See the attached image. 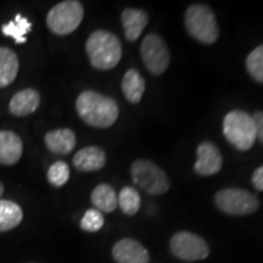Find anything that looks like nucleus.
Segmentation results:
<instances>
[{
	"mask_svg": "<svg viewBox=\"0 0 263 263\" xmlns=\"http://www.w3.org/2000/svg\"><path fill=\"white\" fill-rule=\"evenodd\" d=\"M76 110L88 126L94 128L111 127L120 115L117 103L114 99L94 90H84L78 95Z\"/></svg>",
	"mask_w": 263,
	"mask_h": 263,
	"instance_id": "nucleus-1",
	"label": "nucleus"
},
{
	"mask_svg": "<svg viewBox=\"0 0 263 263\" xmlns=\"http://www.w3.org/2000/svg\"><path fill=\"white\" fill-rule=\"evenodd\" d=\"M85 51L94 68L108 71L116 67L122 58V44L112 32L99 29L88 37Z\"/></svg>",
	"mask_w": 263,
	"mask_h": 263,
	"instance_id": "nucleus-2",
	"label": "nucleus"
},
{
	"mask_svg": "<svg viewBox=\"0 0 263 263\" xmlns=\"http://www.w3.org/2000/svg\"><path fill=\"white\" fill-rule=\"evenodd\" d=\"M184 25L189 34L201 44H215L219 37L216 16L209 5H190L184 16Z\"/></svg>",
	"mask_w": 263,
	"mask_h": 263,
	"instance_id": "nucleus-3",
	"label": "nucleus"
},
{
	"mask_svg": "<svg viewBox=\"0 0 263 263\" xmlns=\"http://www.w3.org/2000/svg\"><path fill=\"white\" fill-rule=\"evenodd\" d=\"M223 134L235 149L248 151L256 141L254 118L245 111H230L223 120Z\"/></svg>",
	"mask_w": 263,
	"mask_h": 263,
	"instance_id": "nucleus-4",
	"label": "nucleus"
},
{
	"mask_svg": "<svg viewBox=\"0 0 263 263\" xmlns=\"http://www.w3.org/2000/svg\"><path fill=\"white\" fill-rule=\"evenodd\" d=\"M133 183L149 195H162L170 190V179L161 167L149 160H137L130 167Z\"/></svg>",
	"mask_w": 263,
	"mask_h": 263,
	"instance_id": "nucleus-5",
	"label": "nucleus"
},
{
	"mask_svg": "<svg viewBox=\"0 0 263 263\" xmlns=\"http://www.w3.org/2000/svg\"><path fill=\"white\" fill-rule=\"evenodd\" d=\"M84 16L82 3L66 0L52 6L47 15V26L57 35H67L80 27Z\"/></svg>",
	"mask_w": 263,
	"mask_h": 263,
	"instance_id": "nucleus-6",
	"label": "nucleus"
},
{
	"mask_svg": "<svg viewBox=\"0 0 263 263\" xmlns=\"http://www.w3.org/2000/svg\"><path fill=\"white\" fill-rule=\"evenodd\" d=\"M215 203L223 213L230 216H248L256 212L259 207L258 199L249 190L227 188L215 195Z\"/></svg>",
	"mask_w": 263,
	"mask_h": 263,
	"instance_id": "nucleus-7",
	"label": "nucleus"
},
{
	"mask_svg": "<svg viewBox=\"0 0 263 263\" xmlns=\"http://www.w3.org/2000/svg\"><path fill=\"white\" fill-rule=\"evenodd\" d=\"M170 249L174 257L185 262L201 261L210 255L209 244L205 239L186 230L176 233L171 238Z\"/></svg>",
	"mask_w": 263,
	"mask_h": 263,
	"instance_id": "nucleus-8",
	"label": "nucleus"
},
{
	"mask_svg": "<svg viewBox=\"0 0 263 263\" xmlns=\"http://www.w3.org/2000/svg\"><path fill=\"white\" fill-rule=\"evenodd\" d=\"M140 57L151 74L161 76L171 62V54L163 39L156 33H150L140 44Z\"/></svg>",
	"mask_w": 263,
	"mask_h": 263,
	"instance_id": "nucleus-9",
	"label": "nucleus"
},
{
	"mask_svg": "<svg viewBox=\"0 0 263 263\" xmlns=\"http://www.w3.org/2000/svg\"><path fill=\"white\" fill-rule=\"evenodd\" d=\"M197 160L194 171L200 176H213L222 170L223 157L221 151L211 141H202L196 147Z\"/></svg>",
	"mask_w": 263,
	"mask_h": 263,
	"instance_id": "nucleus-10",
	"label": "nucleus"
},
{
	"mask_svg": "<svg viewBox=\"0 0 263 263\" xmlns=\"http://www.w3.org/2000/svg\"><path fill=\"white\" fill-rule=\"evenodd\" d=\"M112 257L117 263H149V251L136 239L118 240L112 248Z\"/></svg>",
	"mask_w": 263,
	"mask_h": 263,
	"instance_id": "nucleus-11",
	"label": "nucleus"
},
{
	"mask_svg": "<svg viewBox=\"0 0 263 263\" xmlns=\"http://www.w3.org/2000/svg\"><path fill=\"white\" fill-rule=\"evenodd\" d=\"M74 168L81 172H94L106 163V154L99 146H87L78 151L72 160Z\"/></svg>",
	"mask_w": 263,
	"mask_h": 263,
	"instance_id": "nucleus-12",
	"label": "nucleus"
},
{
	"mask_svg": "<svg viewBox=\"0 0 263 263\" xmlns=\"http://www.w3.org/2000/svg\"><path fill=\"white\" fill-rule=\"evenodd\" d=\"M24 151L22 140L10 130H0V164L11 166L20 161Z\"/></svg>",
	"mask_w": 263,
	"mask_h": 263,
	"instance_id": "nucleus-13",
	"label": "nucleus"
},
{
	"mask_svg": "<svg viewBox=\"0 0 263 263\" xmlns=\"http://www.w3.org/2000/svg\"><path fill=\"white\" fill-rule=\"evenodd\" d=\"M45 145L51 153L58 155H67L74 149L77 138L74 132L68 128H60L48 132L44 138Z\"/></svg>",
	"mask_w": 263,
	"mask_h": 263,
	"instance_id": "nucleus-14",
	"label": "nucleus"
},
{
	"mask_svg": "<svg viewBox=\"0 0 263 263\" xmlns=\"http://www.w3.org/2000/svg\"><path fill=\"white\" fill-rule=\"evenodd\" d=\"M39 104H41V95L35 89L28 88V89L18 91L11 98L9 103V110L14 116L24 117L35 112Z\"/></svg>",
	"mask_w": 263,
	"mask_h": 263,
	"instance_id": "nucleus-15",
	"label": "nucleus"
},
{
	"mask_svg": "<svg viewBox=\"0 0 263 263\" xmlns=\"http://www.w3.org/2000/svg\"><path fill=\"white\" fill-rule=\"evenodd\" d=\"M121 21H122L127 41L136 42L143 33L144 28L147 26L149 17L144 10L128 8L123 10L122 15H121Z\"/></svg>",
	"mask_w": 263,
	"mask_h": 263,
	"instance_id": "nucleus-16",
	"label": "nucleus"
},
{
	"mask_svg": "<svg viewBox=\"0 0 263 263\" xmlns=\"http://www.w3.org/2000/svg\"><path fill=\"white\" fill-rule=\"evenodd\" d=\"M145 80L136 68H129L123 76L122 91L129 103L138 104L145 93Z\"/></svg>",
	"mask_w": 263,
	"mask_h": 263,
	"instance_id": "nucleus-17",
	"label": "nucleus"
},
{
	"mask_svg": "<svg viewBox=\"0 0 263 263\" xmlns=\"http://www.w3.org/2000/svg\"><path fill=\"white\" fill-rule=\"evenodd\" d=\"M91 203L100 212L111 213L117 209V194L110 184L103 183L95 186L90 195Z\"/></svg>",
	"mask_w": 263,
	"mask_h": 263,
	"instance_id": "nucleus-18",
	"label": "nucleus"
},
{
	"mask_svg": "<svg viewBox=\"0 0 263 263\" xmlns=\"http://www.w3.org/2000/svg\"><path fill=\"white\" fill-rule=\"evenodd\" d=\"M18 72V59L11 49L0 48V88L8 87L15 81Z\"/></svg>",
	"mask_w": 263,
	"mask_h": 263,
	"instance_id": "nucleus-19",
	"label": "nucleus"
},
{
	"mask_svg": "<svg viewBox=\"0 0 263 263\" xmlns=\"http://www.w3.org/2000/svg\"><path fill=\"white\" fill-rule=\"evenodd\" d=\"M24 212L17 203L10 200H0V232H8L22 222Z\"/></svg>",
	"mask_w": 263,
	"mask_h": 263,
	"instance_id": "nucleus-20",
	"label": "nucleus"
},
{
	"mask_svg": "<svg viewBox=\"0 0 263 263\" xmlns=\"http://www.w3.org/2000/svg\"><path fill=\"white\" fill-rule=\"evenodd\" d=\"M32 29V24L22 15H16L14 21H10L2 27L3 34L15 39L17 44H24L27 42L26 34Z\"/></svg>",
	"mask_w": 263,
	"mask_h": 263,
	"instance_id": "nucleus-21",
	"label": "nucleus"
},
{
	"mask_svg": "<svg viewBox=\"0 0 263 263\" xmlns=\"http://www.w3.org/2000/svg\"><path fill=\"white\" fill-rule=\"evenodd\" d=\"M117 201L120 209L127 216H134L139 211L141 205V199L138 190L132 186H124L117 196Z\"/></svg>",
	"mask_w": 263,
	"mask_h": 263,
	"instance_id": "nucleus-22",
	"label": "nucleus"
},
{
	"mask_svg": "<svg viewBox=\"0 0 263 263\" xmlns=\"http://www.w3.org/2000/svg\"><path fill=\"white\" fill-rule=\"evenodd\" d=\"M249 74L258 83H263V44L258 45L249 54L245 61Z\"/></svg>",
	"mask_w": 263,
	"mask_h": 263,
	"instance_id": "nucleus-23",
	"label": "nucleus"
},
{
	"mask_svg": "<svg viewBox=\"0 0 263 263\" xmlns=\"http://www.w3.org/2000/svg\"><path fill=\"white\" fill-rule=\"evenodd\" d=\"M70 179V167L65 161H57L49 167L48 180L51 185L60 188Z\"/></svg>",
	"mask_w": 263,
	"mask_h": 263,
	"instance_id": "nucleus-24",
	"label": "nucleus"
},
{
	"mask_svg": "<svg viewBox=\"0 0 263 263\" xmlns=\"http://www.w3.org/2000/svg\"><path fill=\"white\" fill-rule=\"evenodd\" d=\"M105 219L103 213L98 211L97 209H89L84 213V216L81 219V228L84 232L94 233L100 230L104 227Z\"/></svg>",
	"mask_w": 263,
	"mask_h": 263,
	"instance_id": "nucleus-25",
	"label": "nucleus"
},
{
	"mask_svg": "<svg viewBox=\"0 0 263 263\" xmlns=\"http://www.w3.org/2000/svg\"><path fill=\"white\" fill-rule=\"evenodd\" d=\"M256 128V139L261 144H263V111H257L252 115Z\"/></svg>",
	"mask_w": 263,
	"mask_h": 263,
	"instance_id": "nucleus-26",
	"label": "nucleus"
},
{
	"mask_svg": "<svg viewBox=\"0 0 263 263\" xmlns=\"http://www.w3.org/2000/svg\"><path fill=\"white\" fill-rule=\"evenodd\" d=\"M252 185L259 192H263V166L258 167L252 174Z\"/></svg>",
	"mask_w": 263,
	"mask_h": 263,
	"instance_id": "nucleus-27",
	"label": "nucleus"
},
{
	"mask_svg": "<svg viewBox=\"0 0 263 263\" xmlns=\"http://www.w3.org/2000/svg\"><path fill=\"white\" fill-rule=\"evenodd\" d=\"M3 194H4V185H3V183L0 182V197H2Z\"/></svg>",
	"mask_w": 263,
	"mask_h": 263,
	"instance_id": "nucleus-28",
	"label": "nucleus"
}]
</instances>
